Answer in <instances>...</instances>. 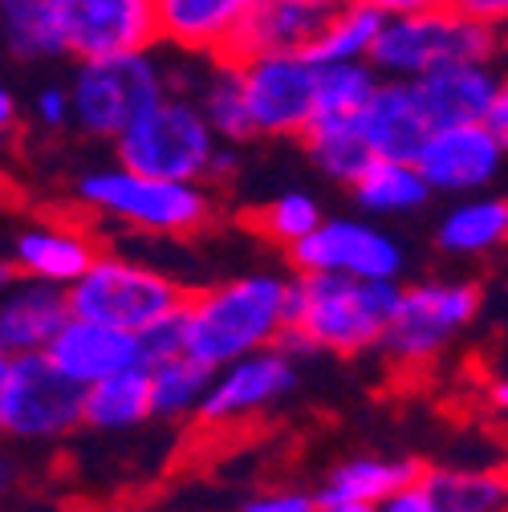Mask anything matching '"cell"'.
<instances>
[{
    "label": "cell",
    "mask_w": 508,
    "mask_h": 512,
    "mask_svg": "<svg viewBox=\"0 0 508 512\" xmlns=\"http://www.w3.org/2000/svg\"><path fill=\"white\" fill-rule=\"evenodd\" d=\"M492 131H496V139L504 143V151H508V78H500V86H496V98H492V110H488V118H484Z\"/></svg>",
    "instance_id": "f35d334b"
},
{
    "label": "cell",
    "mask_w": 508,
    "mask_h": 512,
    "mask_svg": "<svg viewBox=\"0 0 508 512\" xmlns=\"http://www.w3.org/2000/svg\"><path fill=\"white\" fill-rule=\"evenodd\" d=\"M151 419V374L147 366H126L82 387V427L131 431Z\"/></svg>",
    "instance_id": "603a6c76"
},
{
    "label": "cell",
    "mask_w": 508,
    "mask_h": 512,
    "mask_svg": "<svg viewBox=\"0 0 508 512\" xmlns=\"http://www.w3.org/2000/svg\"><path fill=\"white\" fill-rule=\"evenodd\" d=\"M147 374H151V415L159 419H192L212 382V370L183 350L147 366Z\"/></svg>",
    "instance_id": "f546056e"
},
{
    "label": "cell",
    "mask_w": 508,
    "mask_h": 512,
    "mask_svg": "<svg viewBox=\"0 0 508 512\" xmlns=\"http://www.w3.org/2000/svg\"><path fill=\"white\" fill-rule=\"evenodd\" d=\"M33 118L45 131H61V126L74 122V106H70V90L66 86H41L33 98Z\"/></svg>",
    "instance_id": "d590c367"
},
{
    "label": "cell",
    "mask_w": 508,
    "mask_h": 512,
    "mask_svg": "<svg viewBox=\"0 0 508 512\" xmlns=\"http://www.w3.org/2000/svg\"><path fill=\"white\" fill-rule=\"evenodd\" d=\"M0 37L25 61L61 57V33L45 9V0H17V5L0 9Z\"/></svg>",
    "instance_id": "4dcf8cb0"
},
{
    "label": "cell",
    "mask_w": 508,
    "mask_h": 512,
    "mask_svg": "<svg viewBox=\"0 0 508 512\" xmlns=\"http://www.w3.org/2000/svg\"><path fill=\"white\" fill-rule=\"evenodd\" d=\"M313 5H322V9H338V5H350V0H313Z\"/></svg>",
    "instance_id": "7dc6e473"
},
{
    "label": "cell",
    "mask_w": 508,
    "mask_h": 512,
    "mask_svg": "<svg viewBox=\"0 0 508 512\" xmlns=\"http://www.w3.org/2000/svg\"><path fill=\"white\" fill-rule=\"evenodd\" d=\"M13 122H17V98L5 82H0V131H13Z\"/></svg>",
    "instance_id": "b9f144b4"
},
{
    "label": "cell",
    "mask_w": 508,
    "mask_h": 512,
    "mask_svg": "<svg viewBox=\"0 0 508 512\" xmlns=\"http://www.w3.org/2000/svg\"><path fill=\"white\" fill-rule=\"evenodd\" d=\"M236 512H317V496L301 488H273V492L244 500Z\"/></svg>",
    "instance_id": "e575fe53"
},
{
    "label": "cell",
    "mask_w": 508,
    "mask_h": 512,
    "mask_svg": "<svg viewBox=\"0 0 508 512\" xmlns=\"http://www.w3.org/2000/svg\"><path fill=\"white\" fill-rule=\"evenodd\" d=\"M504 512H508V508H504Z\"/></svg>",
    "instance_id": "f907efd6"
},
{
    "label": "cell",
    "mask_w": 508,
    "mask_h": 512,
    "mask_svg": "<svg viewBox=\"0 0 508 512\" xmlns=\"http://www.w3.org/2000/svg\"><path fill=\"white\" fill-rule=\"evenodd\" d=\"M330 9L313 0H257L248 9L244 25L236 29L224 57H252V53H293L309 49L313 37L322 33Z\"/></svg>",
    "instance_id": "ffe728a7"
},
{
    "label": "cell",
    "mask_w": 508,
    "mask_h": 512,
    "mask_svg": "<svg viewBox=\"0 0 508 512\" xmlns=\"http://www.w3.org/2000/svg\"><path fill=\"white\" fill-rule=\"evenodd\" d=\"M61 33V53L78 61L151 49L159 41L155 0H45Z\"/></svg>",
    "instance_id": "8fae6325"
},
{
    "label": "cell",
    "mask_w": 508,
    "mask_h": 512,
    "mask_svg": "<svg viewBox=\"0 0 508 512\" xmlns=\"http://www.w3.org/2000/svg\"><path fill=\"white\" fill-rule=\"evenodd\" d=\"M297 358H289L281 346L244 354L220 370H212L208 395L196 411V419L212 431H228L236 423H248L265 415L269 407H277L285 395L297 391Z\"/></svg>",
    "instance_id": "7c38bea8"
},
{
    "label": "cell",
    "mask_w": 508,
    "mask_h": 512,
    "mask_svg": "<svg viewBox=\"0 0 508 512\" xmlns=\"http://www.w3.org/2000/svg\"><path fill=\"white\" fill-rule=\"evenodd\" d=\"M196 106L204 110V118L212 122V131L224 143H244L257 139L248 118V102H244V86H240V70L232 57H212L208 74H200V98Z\"/></svg>",
    "instance_id": "f1b7e54d"
},
{
    "label": "cell",
    "mask_w": 508,
    "mask_h": 512,
    "mask_svg": "<svg viewBox=\"0 0 508 512\" xmlns=\"http://www.w3.org/2000/svg\"><path fill=\"white\" fill-rule=\"evenodd\" d=\"M289 281L285 273H244L200 293H187L183 322V354H192L208 370H220L244 354L277 346L289 326Z\"/></svg>",
    "instance_id": "6da1fadb"
},
{
    "label": "cell",
    "mask_w": 508,
    "mask_h": 512,
    "mask_svg": "<svg viewBox=\"0 0 508 512\" xmlns=\"http://www.w3.org/2000/svg\"><path fill=\"white\" fill-rule=\"evenodd\" d=\"M374 5L391 17V13H423V9H443V5H452V0H374Z\"/></svg>",
    "instance_id": "ab89813d"
},
{
    "label": "cell",
    "mask_w": 508,
    "mask_h": 512,
    "mask_svg": "<svg viewBox=\"0 0 508 512\" xmlns=\"http://www.w3.org/2000/svg\"><path fill=\"white\" fill-rule=\"evenodd\" d=\"M9 366H13V358H5V354H0V407H5V387H9Z\"/></svg>",
    "instance_id": "bcb514c9"
},
{
    "label": "cell",
    "mask_w": 508,
    "mask_h": 512,
    "mask_svg": "<svg viewBox=\"0 0 508 512\" xmlns=\"http://www.w3.org/2000/svg\"><path fill=\"white\" fill-rule=\"evenodd\" d=\"M252 5L257 0H155L159 41L183 53L224 57Z\"/></svg>",
    "instance_id": "d6986e66"
},
{
    "label": "cell",
    "mask_w": 508,
    "mask_h": 512,
    "mask_svg": "<svg viewBox=\"0 0 508 512\" xmlns=\"http://www.w3.org/2000/svg\"><path fill=\"white\" fill-rule=\"evenodd\" d=\"M374 512H431V500H427L423 484L415 480V484H403L399 492H391L387 500H378Z\"/></svg>",
    "instance_id": "74e56055"
},
{
    "label": "cell",
    "mask_w": 508,
    "mask_h": 512,
    "mask_svg": "<svg viewBox=\"0 0 508 512\" xmlns=\"http://www.w3.org/2000/svg\"><path fill=\"white\" fill-rule=\"evenodd\" d=\"M504 159L508 151L488 122H448V126H431V135L415 155V167L423 171L431 191L476 196V191L500 179Z\"/></svg>",
    "instance_id": "5bb4252c"
},
{
    "label": "cell",
    "mask_w": 508,
    "mask_h": 512,
    "mask_svg": "<svg viewBox=\"0 0 508 512\" xmlns=\"http://www.w3.org/2000/svg\"><path fill=\"white\" fill-rule=\"evenodd\" d=\"M431 126L435 122L419 98V86L403 78H383L358 110V131L366 147L383 159H415Z\"/></svg>",
    "instance_id": "9a60e30c"
},
{
    "label": "cell",
    "mask_w": 508,
    "mask_h": 512,
    "mask_svg": "<svg viewBox=\"0 0 508 512\" xmlns=\"http://www.w3.org/2000/svg\"><path fill=\"white\" fill-rule=\"evenodd\" d=\"M163 94H171V78L151 57V49L78 61V74L70 82L74 126L98 139H118Z\"/></svg>",
    "instance_id": "8992f818"
},
{
    "label": "cell",
    "mask_w": 508,
    "mask_h": 512,
    "mask_svg": "<svg viewBox=\"0 0 508 512\" xmlns=\"http://www.w3.org/2000/svg\"><path fill=\"white\" fill-rule=\"evenodd\" d=\"M387 13L374 5V0H350V5L330 9L322 33L313 37V45L305 49L317 66L326 61H370V49L378 41V29H383Z\"/></svg>",
    "instance_id": "83f0119b"
},
{
    "label": "cell",
    "mask_w": 508,
    "mask_h": 512,
    "mask_svg": "<svg viewBox=\"0 0 508 512\" xmlns=\"http://www.w3.org/2000/svg\"><path fill=\"white\" fill-rule=\"evenodd\" d=\"M488 399H492V407H496V411H504V415H508V374L492 382V387H488Z\"/></svg>",
    "instance_id": "ee69618b"
},
{
    "label": "cell",
    "mask_w": 508,
    "mask_h": 512,
    "mask_svg": "<svg viewBox=\"0 0 508 512\" xmlns=\"http://www.w3.org/2000/svg\"><path fill=\"white\" fill-rule=\"evenodd\" d=\"M395 281H362L342 273H297L289 281V326L301 330L317 354L354 358L383 342L395 313Z\"/></svg>",
    "instance_id": "7a4b0ae2"
},
{
    "label": "cell",
    "mask_w": 508,
    "mask_h": 512,
    "mask_svg": "<svg viewBox=\"0 0 508 512\" xmlns=\"http://www.w3.org/2000/svg\"><path fill=\"white\" fill-rule=\"evenodd\" d=\"M508 240V200L496 196H456V204L439 216L435 244L448 256H488Z\"/></svg>",
    "instance_id": "7402d4cb"
},
{
    "label": "cell",
    "mask_w": 508,
    "mask_h": 512,
    "mask_svg": "<svg viewBox=\"0 0 508 512\" xmlns=\"http://www.w3.org/2000/svg\"><path fill=\"white\" fill-rule=\"evenodd\" d=\"M358 208L374 212V216H403L427 204L431 187L423 179V171L415 167V159H383L374 155L366 163V171L350 183Z\"/></svg>",
    "instance_id": "cb8c5ba5"
},
{
    "label": "cell",
    "mask_w": 508,
    "mask_h": 512,
    "mask_svg": "<svg viewBox=\"0 0 508 512\" xmlns=\"http://www.w3.org/2000/svg\"><path fill=\"white\" fill-rule=\"evenodd\" d=\"M301 139L309 147V159L334 183H346V187L374 159V151L366 147V139L358 131V114H313V122L305 126Z\"/></svg>",
    "instance_id": "484cf974"
},
{
    "label": "cell",
    "mask_w": 508,
    "mask_h": 512,
    "mask_svg": "<svg viewBox=\"0 0 508 512\" xmlns=\"http://www.w3.org/2000/svg\"><path fill=\"white\" fill-rule=\"evenodd\" d=\"M17 480H21V472H17V460H13L9 452H0V500H9V496H13Z\"/></svg>",
    "instance_id": "60d3db41"
},
{
    "label": "cell",
    "mask_w": 508,
    "mask_h": 512,
    "mask_svg": "<svg viewBox=\"0 0 508 512\" xmlns=\"http://www.w3.org/2000/svg\"><path fill=\"white\" fill-rule=\"evenodd\" d=\"M419 464L415 460H378V456H354L346 464H338L334 472H326L317 500H358V504H378L391 492H399L403 484L419 480Z\"/></svg>",
    "instance_id": "4316f807"
},
{
    "label": "cell",
    "mask_w": 508,
    "mask_h": 512,
    "mask_svg": "<svg viewBox=\"0 0 508 512\" xmlns=\"http://www.w3.org/2000/svg\"><path fill=\"white\" fill-rule=\"evenodd\" d=\"M297 273H342L362 281H395L403 273V244L366 220L322 216L301 244L289 248Z\"/></svg>",
    "instance_id": "4fadbf2b"
},
{
    "label": "cell",
    "mask_w": 508,
    "mask_h": 512,
    "mask_svg": "<svg viewBox=\"0 0 508 512\" xmlns=\"http://www.w3.org/2000/svg\"><path fill=\"white\" fill-rule=\"evenodd\" d=\"M322 204H317L313 196H305V191H281L277 200H269L261 212H257V232L265 236V240H273L277 248H293V244H301L317 224H322Z\"/></svg>",
    "instance_id": "d6a6232c"
},
{
    "label": "cell",
    "mask_w": 508,
    "mask_h": 512,
    "mask_svg": "<svg viewBox=\"0 0 508 512\" xmlns=\"http://www.w3.org/2000/svg\"><path fill=\"white\" fill-rule=\"evenodd\" d=\"M452 9H460L464 17H472L480 25H492V29L508 25V0H452Z\"/></svg>",
    "instance_id": "8d00e7d4"
},
{
    "label": "cell",
    "mask_w": 508,
    "mask_h": 512,
    "mask_svg": "<svg viewBox=\"0 0 508 512\" xmlns=\"http://www.w3.org/2000/svg\"><path fill=\"white\" fill-rule=\"evenodd\" d=\"M9 5H17V0H0V9H9Z\"/></svg>",
    "instance_id": "c3c4849f"
},
{
    "label": "cell",
    "mask_w": 508,
    "mask_h": 512,
    "mask_svg": "<svg viewBox=\"0 0 508 512\" xmlns=\"http://www.w3.org/2000/svg\"><path fill=\"white\" fill-rule=\"evenodd\" d=\"M504 480H508V472H504Z\"/></svg>",
    "instance_id": "681fc988"
},
{
    "label": "cell",
    "mask_w": 508,
    "mask_h": 512,
    "mask_svg": "<svg viewBox=\"0 0 508 512\" xmlns=\"http://www.w3.org/2000/svg\"><path fill=\"white\" fill-rule=\"evenodd\" d=\"M82 427V387L66 378L45 350L17 354L9 366L0 431L13 439H61Z\"/></svg>",
    "instance_id": "30bf717a"
},
{
    "label": "cell",
    "mask_w": 508,
    "mask_h": 512,
    "mask_svg": "<svg viewBox=\"0 0 508 512\" xmlns=\"http://www.w3.org/2000/svg\"><path fill=\"white\" fill-rule=\"evenodd\" d=\"M78 200L102 216L143 236H192L212 220V191L204 183L159 179L131 167H98L78 179Z\"/></svg>",
    "instance_id": "3957f363"
},
{
    "label": "cell",
    "mask_w": 508,
    "mask_h": 512,
    "mask_svg": "<svg viewBox=\"0 0 508 512\" xmlns=\"http://www.w3.org/2000/svg\"><path fill=\"white\" fill-rule=\"evenodd\" d=\"M94 261H98V244L74 220H41V224H29L17 236V244H13L17 277L61 285V289H70Z\"/></svg>",
    "instance_id": "e0dca14e"
},
{
    "label": "cell",
    "mask_w": 508,
    "mask_h": 512,
    "mask_svg": "<svg viewBox=\"0 0 508 512\" xmlns=\"http://www.w3.org/2000/svg\"><path fill=\"white\" fill-rule=\"evenodd\" d=\"M232 61L240 70L252 131L265 139H301L317 114V61L301 49Z\"/></svg>",
    "instance_id": "9c48e42d"
},
{
    "label": "cell",
    "mask_w": 508,
    "mask_h": 512,
    "mask_svg": "<svg viewBox=\"0 0 508 512\" xmlns=\"http://www.w3.org/2000/svg\"><path fill=\"white\" fill-rule=\"evenodd\" d=\"M480 313L476 281H423L399 289L378 350L399 370H423L448 350Z\"/></svg>",
    "instance_id": "ba28073f"
},
{
    "label": "cell",
    "mask_w": 508,
    "mask_h": 512,
    "mask_svg": "<svg viewBox=\"0 0 508 512\" xmlns=\"http://www.w3.org/2000/svg\"><path fill=\"white\" fill-rule=\"evenodd\" d=\"M21 277H17V265H13V256H0V293L13 289Z\"/></svg>",
    "instance_id": "f6af8a7d"
},
{
    "label": "cell",
    "mask_w": 508,
    "mask_h": 512,
    "mask_svg": "<svg viewBox=\"0 0 508 512\" xmlns=\"http://www.w3.org/2000/svg\"><path fill=\"white\" fill-rule=\"evenodd\" d=\"M66 317H70L66 289L21 277L13 289L0 293V354L17 358V354L49 350L53 334L66 326Z\"/></svg>",
    "instance_id": "ac0fdd59"
},
{
    "label": "cell",
    "mask_w": 508,
    "mask_h": 512,
    "mask_svg": "<svg viewBox=\"0 0 508 512\" xmlns=\"http://www.w3.org/2000/svg\"><path fill=\"white\" fill-rule=\"evenodd\" d=\"M419 484L431 500V512H504L508 480L488 468H427Z\"/></svg>",
    "instance_id": "d4e9b609"
},
{
    "label": "cell",
    "mask_w": 508,
    "mask_h": 512,
    "mask_svg": "<svg viewBox=\"0 0 508 512\" xmlns=\"http://www.w3.org/2000/svg\"><path fill=\"white\" fill-rule=\"evenodd\" d=\"M220 143L224 139L212 131V122L192 98L163 94L143 118H135L114 139V155L122 167L143 175L208 183Z\"/></svg>",
    "instance_id": "5b68a950"
},
{
    "label": "cell",
    "mask_w": 508,
    "mask_h": 512,
    "mask_svg": "<svg viewBox=\"0 0 508 512\" xmlns=\"http://www.w3.org/2000/svg\"><path fill=\"white\" fill-rule=\"evenodd\" d=\"M415 86L435 126L484 122L492 110L500 74L492 70V61H448V66H435L431 74L415 78Z\"/></svg>",
    "instance_id": "44dd1931"
},
{
    "label": "cell",
    "mask_w": 508,
    "mask_h": 512,
    "mask_svg": "<svg viewBox=\"0 0 508 512\" xmlns=\"http://www.w3.org/2000/svg\"><path fill=\"white\" fill-rule=\"evenodd\" d=\"M500 49V29L464 17L460 9H423L391 13L370 49V66L378 78L415 82L448 61H492Z\"/></svg>",
    "instance_id": "277c9868"
},
{
    "label": "cell",
    "mask_w": 508,
    "mask_h": 512,
    "mask_svg": "<svg viewBox=\"0 0 508 512\" xmlns=\"http://www.w3.org/2000/svg\"><path fill=\"white\" fill-rule=\"evenodd\" d=\"M317 512H374V504H358V500H317Z\"/></svg>",
    "instance_id": "7bdbcfd3"
},
{
    "label": "cell",
    "mask_w": 508,
    "mask_h": 512,
    "mask_svg": "<svg viewBox=\"0 0 508 512\" xmlns=\"http://www.w3.org/2000/svg\"><path fill=\"white\" fill-rule=\"evenodd\" d=\"M383 82L370 61H326L317 66V114H358Z\"/></svg>",
    "instance_id": "1f68e13d"
},
{
    "label": "cell",
    "mask_w": 508,
    "mask_h": 512,
    "mask_svg": "<svg viewBox=\"0 0 508 512\" xmlns=\"http://www.w3.org/2000/svg\"><path fill=\"white\" fill-rule=\"evenodd\" d=\"M45 354L61 374L74 378L78 387H90V382H98L106 374L139 366V334L94 322V317L70 313L66 326L53 334Z\"/></svg>",
    "instance_id": "2e32d148"
},
{
    "label": "cell",
    "mask_w": 508,
    "mask_h": 512,
    "mask_svg": "<svg viewBox=\"0 0 508 512\" xmlns=\"http://www.w3.org/2000/svg\"><path fill=\"white\" fill-rule=\"evenodd\" d=\"M66 297H70V313L139 334L159 317L179 313L187 289L163 269L131 261V256L98 252V261L66 289Z\"/></svg>",
    "instance_id": "52a82bcc"
},
{
    "label": "cell",
    "mask_w": 508,
    "mask_h": 512,
    "mask_svg": "<svg viewBox=\"0 0 508 512\" xmlns=\"http://www.w3.org/2000/svg\"><path fill=\"white\" fill-rule=\"evenodd\" d=\"M183 350V322L179 313L171 317H159V322H151L147 330H139V366H155L171 354Z\"/></svg>",
    "instance_id": "836d02e7"
}]
</instances>
